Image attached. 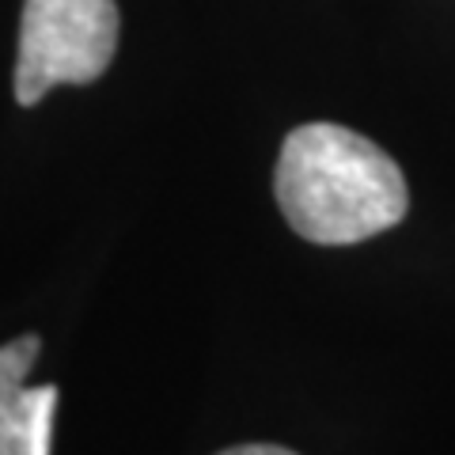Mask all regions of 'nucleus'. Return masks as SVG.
<instances>
[{
  "label": "nucleus",
  "instance_id": "obj_3",
  "mask_svg": "<svg viewBox=\"0 0 455 455\" xmlns=\"http://www.w3.org/2000/svg\"><path fill=\"white\" fill-rule=\"evenodd\" d=\"M38 349V334L0 346V455H50L57 387H27Z\"/></svg>",
  "mask_w": 455,
  "mask_h": 455
},
{
  "label": "nucleus",
  "instance_id": "obj_4",
  "mask_svg": "<svg viewBox=\"0 0 455 455\" xmlns=\"http://www.w3.org/2000/svg\"><path fill=\"white\" fill-rule=\"evenodd\" d=\"M220 455H296V451L281 448V444H239V448H228Z\"/></svg>",
  "mask_w": 455,
  "mask_h": 455
},
{
  "label": "nucleus",
  "instance_id": "obj_2",
  "mask_svg": "<svg viewBox=\"0 0 455 455\" xmlns=\"http://www.w3.org/2000/svg\"><path fill=\"white\" fill-rule=\"evenodd\" d=\"M118 50L114 0H23L16 99L35 107L57 84H92Z\"/></svg>",
  "mask_w": 455,
  "mask_h": 455
},
{
  "label": "nucleus",
  "instance_id": "obj_1",
  "mask_svg": "<svg viewBox=\"0 0 455 455\" xmlns=\"http://www.w3.org/2000/svg\"><path fill=\"white\" fill-rule=\"evenodd\" d=\"M274 190L292 232L323 247L372 239L410 209L398 164L368 137L334 122H311L284 137Z\"/></svg>",
  "mask_w": 455,
  "mask_h": 455
}]
</instances>
